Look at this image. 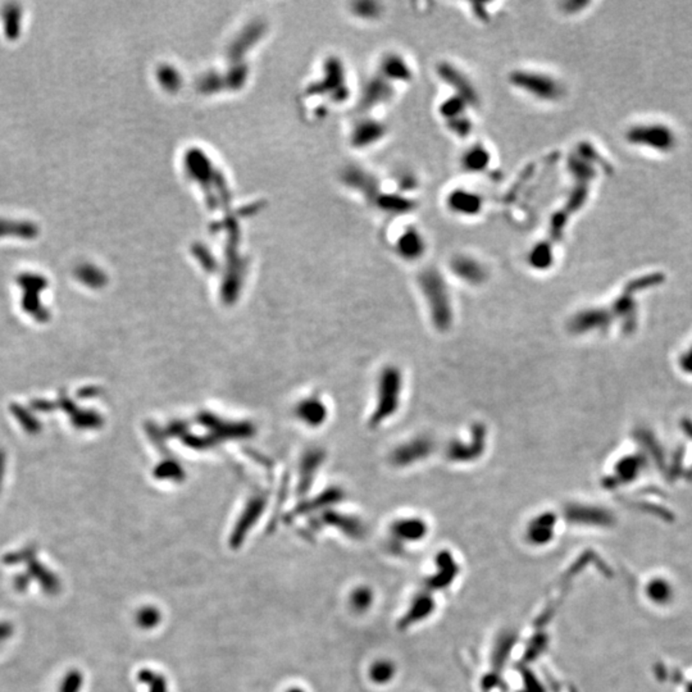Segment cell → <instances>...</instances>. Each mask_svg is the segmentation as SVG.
Listing matches in <instances>:
<instances>
[{
	"label": "cell",
	"mask_w": 692,
	"mask_h": 692,
	"mask_svg": "<svg viewBox=\"0 0 692 692\" xmlns=\"http://www.w3.org/2000/svg\"><path fill=\"white\" fill-rule=\"evenodd\" d=\"M419 289L431 313L432 322L439 331H447L453 323V306L447 285L436 269H426L418 276Z\"/></svg>",
	"instance_id": "1"
},
{
	"label": "cell",
	"mask_w": 692,
	"mask_h": 692,
	"mask_svg": "<svg viewBox=\"0 0 692 692\" xmlns=\"http://www.w3.org/2000/svg\"><path fill=\"white\" fill-rule=\"evenodd\" d=\"M469 105L461 99V97L453 95L447 100H444L440 105V116L447 121L461 117L463 114H467V109Z\"/></svg>",
	"instance_id": "13"
},
{
	"label": "cell",
	"mask_w": 692,
	"mask_h": 692,
	"mask_svg": "<svg viewBox=\"0 0 692 692\" xmlns=\"http://www.w3.org/2000/svg\"><path fill=\"white\" fill-rule=\"evenodd\" d=\"M435 444L427 436H418L402 444L393 453V463L398 467H407L423 461L433 452Z\"/></svg>",
	"instance_id": "6"
},
{
	"label": "cell",
	"mask_w": 692,
	"mask_h": 692,
	"mask_svg": "<svg viewBox=\"0 0 692 692\" xmlns=\"http://www.w3.org/2000/svg\"><path fill=\"white\" fill-rule=\"evenodd\" d=\"M402 377L396 367H387L381 376L380 400L373 422L379 423L382 419L393 416L400 402Z\"/></svg>",
	"instance_id": "3"
},
{
	"label": "cell",
	"mask_w": 692,
	"mask_h": 692,
	"mask_svg": "<svg viewBox=\"0 0 692 692\" xmlns=\"http://www.w3.org/2000/svg\"><path fill=\"white\" fill-rule=\"evenodd\" d=\"M606 318L600 311H582L569 320L568 327L572 334H586L597 327H602Z\"/></svg>",
	"instance_id": "10"
},
{
	"label": "cell",
	"mask_w": 692,
	"mask_h": 692,
	"mask_svg": "<svg viewBox=\"0 0 692 692\" xmlns=\"http://www.w3.org/2000/svg\"><path fill=\"white\" fill-rule=\"evenodd\" d=\"M388 62H391L388 63V71L394 79L399 81H412L413 69L407 60H402V57H394Z\"/></svg>",
	"instance_id": "14"
},
{
	"label": "cell",
	"mask_w": 692,
	"mask_h": 692,
	"mask_svg": "<svg viewBox=\"0 0 692 692\" xmlns=\"http://www.w3.org/2000/svg\"><path fill=\"white\" fill-rule=\"evenodd\" d=\"M447 208L453 213L461 216H476L484 207L482 196L480 194L458 189L449 194L447 199Z\"/></svg>",
	"instance_id": "7"
},
{
	"label": "cell",
	"mask_w": 692,
	"mask_h": 692,
	"mask_svg": "<svg viewBox=\"0 0 692 692\" xmlns=\"http://www.w3.org/2000/svg\"><path fill=\"white\" fill-rule=\"evenodd\" d=\"M436 71H437L440 79L444 80L445 83H447L452 89L454 90V95L461 97L472 108L480 104V97L477 94V90L475 89L473 83L469 81L468 77L464 75L461 69H458L450 63L442 62L437 66Z\"/></svg>",
	"instance_id": "5"
},
{
	"label": "cell",
	"mask_w": 692,
	"mask_h": 692,
	"mask_svg": "<svg viewBox=\"0 0 692 692\" xmlns=\"http://www.w3.org/2000/svg\"><path fill=\"white\" fill-rule=\"evenodd\" d=\"M509 83L538 102L554 103L564 97V85L555 76L537 69H514L509 75Z\"/></svg>",
	"instance_id": "2"
},
{
	"label": "cell",
	"mask_w": 692,
	"mask_h": 692,
	"mask_svg": "<svg viewBox=\"0 0 692 692\" xmlns=\"http://www.w3.org/2000/svg\"><path fill=\"white\" fill-rule=\"evenodd\" d=\"M447 126L452 134H454L455 136L461 137V139H464L467 137L472 133L473 130V122L472 119L467 114H463L461 117H456V118L450 119V121H447Z\"/></svg>",
	"instance_id": "15"
},
{
	"label": "cell",
	"mask_w": 692,
	"mask_h": 692,
	"mask_svg": "<svg viewBox=\"0 0 692 692\" xmlns=\"http://www.w3.org/2000/svg\"><path fill=\"white\" fill-rule=\"evenodd\" d=\"M469 442H461L455 440L447 447V456L449 461L455 463H468L475 461L484 454L487 439V428L484 423L473 424L470 430Z\"/></svg>",
	"instance_id": "4"
},
{
	"label": "cell",
	"mask_w": 692,
	"mask_h": 692,
	"mask_svg": "<svg viewBox=\"0 0 692 692\" xmlns=\"http://www.w3.org/2000/svg\"><path fill=\"white\" fill-rule=\"evenodd\" d=\"M554 262V247L548 241H541L531 249L529 263L532 269L545 271L550 269Z\"/></svg>",
	"instance_id": "12"
},
{
	"label": "cell",
	"mask_w": 692,
	"mask_h": 692,
	"mask_svg": "<svg viewBox=\"0 0 692 692\" xmlns=\"http://www.w3.org/2000/svg\"><path fill=\"white\" fill-rule=\"evenodd\" d=\"M491 154L482 144L470 147L461 158L463 167L469 172H482L490 165Z\"/></svg>",
	"instance_id": "11"
},
{
	"label": "cell",
	"mask_w": 692,
	"mask_h": 692,
	"mask_svg": "<svg viewBox=\"0 0 692 692\" xmlns=\"http://www.w3.org/2000/svg\"><path fill=\"white\" fill-rule=\"evenodd\" d=\"M450 269L458 278L470 285H480L487 278V269L484 264L468 255L455 257L450 263Z\"/></svg>",
	"instance_id": "8"
},
{
	"label": "cell",
	"mask_w": 692,
	"mask_h": 692,
	"mask_svg": "<svg viewBox=\"0 0 692 692\" xmlns=\"http://www.w3.org/2000/svg\"><path fill=\"white\" fill-rule=\"evenodd\" d=\"M427 246L422 232L417 227L410 226L408 230L404 231L398 241V250L404 259L414 262L423 257Z\"/></svg>",
	"instance_id": "9"
}]
</instances>
